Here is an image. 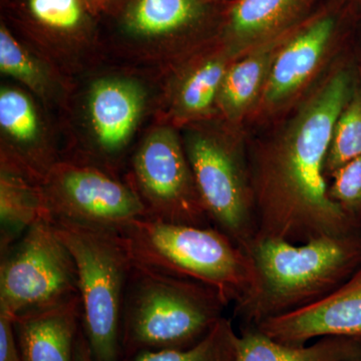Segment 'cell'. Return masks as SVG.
Masks as SVG:
<instances>
[{
  "label": "cell",
  "mask_w": 361,
  "mask_h": 361,
  "mask_svg": "<svg viewBox=\"0 0 361 361\" xmlns=\"http://www.w3.org/2000/svg\"><path fill=\"white\" fill-rule=\"evenodd\" d=\"M251 290L234 304L242 327L301 310L338 289L361 266V231L305 243L257 237L247 248Z\"/></svg>",
  "instance_id": "2"
},
{
  "label": "cell",
  "mask_w": 361,
  "mask_h": 361,
  "mask_svg": "<svg viewBox=\"0 0 361 361\" xmlns=\"http://www.w3.org/2000/svg\"><path fill=\"white\" fill-rule=\"evenodd\" d=\"M360 156L361 70L351 96L334 126L325 161V177L329 180L339 169Z\"/></svg>",
  "instance_id": "24"
},
{
  "label": "cell",
  "mask_w": 361,
  "mask_h": 361,
  "mask_svg": "<svg viewBox=\"0 0 361 361\" xmlns=\"http://www.w3.org/2000/svg\"><path fill=\"white\" fill-rule=\"evenodd\" d=\"M78 296L75 259L51 218L35 222L1 253L0 315L13 318Z\"/></svg>",
  "instance_id": "10"
},
{
  "label": "cell",
  "mask_w": 361,
  "mask_h": 361,
  "mask_svg": "<svg viewBox=\"0 0 361 361\" xmlns=\"http://www.w3.org/2000/svg\"><path fill=\"white\" fill-rule=\"evenodd\" d=\"M28 44L73 78L99 61L84 0H25Z\"/></svg>",
  "instance_id": "14"
},
{
  "label": "cell",
  "mask_w": 361,
  "mask_h": 361,
  "mask_svg": "<svg viewBox=\"0 0 361 361\" xmlns=\"http://www.w3.org/2000/svg\"><path fill=\"white\" fill-rule=\"evenodd\" d=\"M115 0H84L85 6L90 11H101L108 9Z\"/></svg>",
  "instance_id": "28"
},
{
  "label": "cell",
  "mask_w": 361,
  "mask_h": 361,
  "mask_svg": "<svg viewBox=\"0 0 361 361\" xmlns=\"http://www.w3.org/2000/svg\"><path fill=\"white\" fill-rule=\"evenodd\" d=\"M325 0H234L226 7L218 40L234 59L295 32Z\"/></svg>",
  "instance_id": "16"
},
{
  "label": "cell",
  "mask_w": 361,
  "mask_h": 361,
  "mask_svg": "<svg viewBox=\"0 0 361 361\" xmlns=\"http://www.w3.org/2000/svg\"><path fill=\"white\" fill-rule=\"evenodd\" d=\"M297 30L259 45L232 61L218 96L219 118L230 125L245 127L260 102L278 54Z\"/></svg>",
  "instance_id": "19"
},
{
  "label": "cell",
  "mask_w": 361,
  "mask_h": 361,
  "mask_svg": "<svg viewBox=\"0 0 361 361\" xmlns=\"http://www.w3.org/2000/svg\"><path fill=\"white\" fill-rule=\"evenodd\" d=\"M227 306L205 284L133 264L123 302V361L142 351L196 345Z\"/></svg>",
  "instance_id": "3"
},
{
  "label": "cell",
  "mask_w": 361,
  "mask_h": 361,
  "mask_svg": "<svg viewBox=\"0 0 361 361\" xmlns=\"http://www.w3.org/2000/svg\"><path fill=\"white\" fill-rule=\"evenodd\" d=\"M78 270L82 329L94 361H123V302L133 261L118 230L52 220Z\"/></svg>",
  "instance_id": "6"
},
{
  "label": "cell",
  "mask_w": 361,
  "mask_h": 361,
  "mask_svg": "<svg viewBox=\"0 0 361 361\" xmlns=\"http://www.w3.org/2000/svg\"><path fill=\"white\" fill-rule=\"evenodd\" d=\"M232 61L217 39L161 73L157 122L180 130L219 116L218 96Z\"/></svg>",
  "instance_id": "13"
},
{
  "label": "cell",
  "mask_w": 361,
  "mask_h": 361,
  "mask_svg": "<svg viewBox=\"0 0 361 361\" xmlns=\"http://www.w3.org/2000/svg\"><path fill=\"white\" fill-rule=\"evenodd\" d=\"M0 361H23L14 336L13 320L6 315H0Z\"/></svg>",
  "instance_id": "26"
},
{
  "label": "cell",
  "mask_w": 361,
  "mask_h": 361,
  "mask_svg": "<svg viewBox=\"0 0 361 361\" xmlns=\"http://www.w3.org/2000/svg\"><path fill=\"white\" fill-rule=\"evenodd\" d=\"M39 188L51 220L121 231L147 218L146 207L127 180L87 161L61 158Z\"/></svg>",
  "instance_id": "12"
},
{
  "label": "cell",
  "mask_w": 361,
  "mask_h": 361,
  "mask_svg": "<svg viewBox=\"0 0 361 361\" xmlns=\"http://www.w3.org/2000/svg\"><path fill=\"white\" fill-rule=\"evenodd\" d=\"M361 70L357 40L297 106L248 130L257 237L305 243L361 231L329 196L324 174L334 126Z\"/></svg>",
  "instance_id": "1"
},
{
  "label": "cell",
  "mask_w": 361,
  "mask_h": 361,
  "mask_svg": "<svg viewBox=\"0 0 361 361\" xmlns=\"http://www.w3.org/2000/svg\"><path fill=\"white\" fill-rule=\"evenodd\" d=\"M130 164L126 180L146 207L147 218L171 224L212 226L179 129L157 122L142 137Z\"/></svg>",
  "instance_id": "11"
},
{
  "label": "cell",
  "mask_w": 361,
  "mask_h": 361,
  "mask_svg": "<svg viewBox=\"0 0 361 361\" xmlns=\"http://www.w3.org/2000/svg\"><path fill=\"white\" fill-rule=\"evenodd\" d=\"M239 338L231 320L224 316L192 348L142 351L123 361H235Z\"/></svg>",
  "instance_id": "23"
},
{
  "label": "cell",
  "mask_w": 361,
  "mask_h": 361,
  "mask_svg": "<svg viewBox=\"0 0 361 361\" xmlns=\"http://www.w3.org/2000/svg\"><path fill=\"white\" fill-rule=\"evenodd\" d=\"M157 97L132 73L97 75L80 92L77 153L71 159L94 164L118 175L135 135Z\"/></svg>",
  "instance_id": "9"
},
{
  "label": "cell",
  "mask_w": 361,
  "mask_h": 361,
  "mask_svg": "<svg viewBox=\"0 0 361 361\" xmlns=\"http://www.w3.org/2000/svg\"><path fill=\"white\" fill-rule=\"evenodd\" d=\"M0 71L49 108H68L73 80L32 45L21 42L4 23L0 26Z\"/></svg>",
  "instance_id": "20"
},
{
  "label": "cell",
  "mask_w": 361,
  "mask_h": 361,
  "mask_svg": "<svg viewBox=\"0 0 361 361\" xmlns=\"http://www.w3.org/2000/svg\"><path fill=\"white\" fill-rule=\"evenodd\" d=\"M215 1H220V2H231V1H234V0H215Z\"/></svg>",
  "instance_id": "31"
},
{
  "label": "cell",
  "mask_w": 361,
  "mask_h": 361,
  "mask_svg": "<svg viewBox=\"0 0 361 361\" xmlns=\"http://www.w3.org/2000/svg\"><path fill=\"white\" fill-rule=\"evenodd\" d=\"M14 336L23 361H73L82 329L80 296L14 316Z\"/></svg>",
  "instance_id": "18"
},
{
  "label": "cell",
  "mask_w": 361,
  "mask_h": 361,
  "mask_svg": "<svg viewBox=\"0 0 361 361\" xmlns=\"http://www.w3.org/2000/svg\"><path fill=\"white\" fill-rule=\"evenodd\" d=\"M330 180L329 198L361 227V156L339 169Z\"/></svg>",
  "instance_id": "25"
},
{
  "label": "cell",
  "mask_w": 361,
  "mask_h": 361,
  "mask_svg": "<svg viewBox=\"0 0 361 361\" xmlns=\"http://www.w3.org/2000/svg\"><path fill=\"white\" fill-rule=\"evenodd\" d=\"M73 361H94L92 351H90L89 342L85 338L82 329L78 332L77 341H75V351H73Z\"/></svg>",
  "instance_id": "27"
},
{
  "label": "cell",
  "mask_w": 361,
  "mask_h": 361,
  "mask_svg": "<svg viewBox=\"0 0 361 361\" xmlns=\"http://www.w3.org/2000/svg\"><path fill=\"white\" fill-rule=\"evenodd\" d=\"M228 4L128 0L118 20L116 54L164 73L218 39Z\"/></svg>",
  "instance_id": "8"
},
{
  "label": "cell",
  "mask_w": 361,
  "mask_h": 361,
  "mask_svg": "<svg viewBox=\"0 0 361 361\" xmlns=\"http://www.w3.org/2000/svg\"><path fill=\"white\" fill-rule=\"evenodd\" d=\"M239 336L235 361H361V336H323L310 346L280 343L253 326Z\"/></svg>",
  "instance_id": "21"
},
{
  "label": "cell",
  "mask_w": 361,
  "mask_h": 361,
  "mask_svg": "<svg viewBox=\"0 0 361 361\" xmlns=\"http://www.w3.org/2000/svg\"><path fill=\"white\" fill-rule=\"evenodd\" d=\"M180 132L211 224L246 251L257 236L248 130L217 116Z\"/></svg>",
  "instance_id": "5"
},
{
  "label": "cell",
  "mask_w": 361,
  "mask_h": 361,
  "mask_svg": "<svg viewBox=\"0 0 361 361\" xmlns=\"http://www.w3.org/2000/svg\"><path fill=\"white\" fill-rule=\"evenodd\" d=\"M61 157L37 99L16 85L0 89V164L39 184Z\"/></svg>",
  "instance_id": "15"
},
{
  "label": "cell",
  "mask_w": 361,
  "mask_h": 361,
  "mask_svg": "<svg viewBox=\"0 0 361 361\" xmlns=\"http://www.w3.org/2000/svg\"><path fill=\"white\" fill-rule=\"evenodd\" d=\"M42 218L51 217L45 209L39 184L16 169L0 164L1 253L13 245L30 226Z\"/></svg>",
  "instance_id": "22"
},
{
  "label": "cell",
  "mask_w": 361,
  "mask_h": 361,
  "mask_svg": "<svg viewBox=\"0 0 361 361\" xmlns=\"http://www.w3.org/2000/svg\"><path fill=\"white\" fill-rule=\"evenodd\" d=\"M357 44H358V49H360V51L361 52V25L360 26V30H358V33H357Z\"/></svg>",
  "instance_id": "30"
},
{
  "label": "cell",
  "mask_w": 361,
  "mask_h": 361,
  "mask_svg": "<svg viewBox=\"0 0 361 361\" xmlns=\"http://www.w3.org/2000/svg\"><path fill=\"white\" fill-rule=\"evenodd\" d=\"M253 327L289 345H304L315 337L361 336V266L345 283L322 300Z\"/></svg>",
  "instance_id": "17"
},
{
  "label": "cell",
  "mask_w": 361,
  "mask_h": 361,
  "mask_svg": "<svg viewBox=\"0 0 361 361\" xmlns=\"http://www.w3.org/2000/svg\"><path fill=\"white\" fill-rule=\"evenodd\" d=\"M351 6L355 7L356 11L361 14V0H345Z\"/></svg>",
  "instance_id": "29"
},
{
  "label": "cell",
  "mask_w": 361,
  "mask_h": 361,
  "mask_svg": "<svg viewBox=\"0 0 361 361\" xmlns=\"http://www.w3.org/2000/svg\"><path fill=\"white\" fill-rule=\"evenodd\" d=\"M360 25L361 14L345 0H325L282 47L246 129L273 122L307 97L355 44Z\"/></svg>",
  "instance_id": "7"
},
{
  "label": "cell",
  "mask_w": 361,
  "mask_h": 361,
  "mask_svg": "<svg viewBox=\"0 0 361 361\" xmlns=\"http://www.w3.org/2000/svg\"><path fill=\"white\" fill-rule=\"evenodd\" d=\"M133 264L194 280L236 304L251 290L248 254L215 227L171 224L139 218L121 230Z\"/></svg>",
  "instance_id": "4"
}]
</instances>
